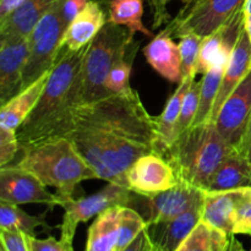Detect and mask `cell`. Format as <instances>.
<instances>
[{
  "label": "cell",
  "mask_w": 251,
  "mask_h": 251,
  "mask_svg": "<svg viewBox=\"0 0 251 251\" xmlns=\"http://www.w3.org/2000/svg\"><path fill=\"white\" fill-rule=\"evenodd\" d=\"M58 137L73 142L98 179L126 188L127 171L140 157L162 156L157 118L131 87L71 107L47 140Z\"/></svg>",
  "instance_id": "cell-1"
},
{
  "label": "cell",
  "mask_w": 251,
  "mask_h": 251,
  "mask_svg": "<svg viewBox=\"0 0 251 251\" xmlns=\"http://www.w3.org/2000/svg\"><path fill=\"white\" fill-rule=\"evenodd\" d=\"M88 44L78 50H59L47 85L24 124L17 129L20 150L46 141L64 115L76 105L77 78Z\"/></svg>",
  "instance_id": "cell-2"
},
{
  "label": "cell",
  "mask_w": 251,
  "mask_h": 251,
  "mask_svg": "<svg viewBox=\"0 0 251 251\" xmlns=\"http://www.w3.org/2000/svg\"><path fill=\"white\" fill-rule=\"evenodd\" d=\"M213 123L190 126L163 153L178 181L207 190L211 178L233 151Z\"/></svg>",
  "instance_id": "cell-3"
},
{
  "label": "cell",
  "mask_w": 251,
  "mask_h": 251,
  "mask_svg": "<svg viewBox=\"0 0 251 251\" xmlns=\"http://www.w3.org/2000/svg\"><path fill=\"white\" fill-rule=\"evenodd\" d=\"M16 164L36 176L46 186L55 189L60 198L74 196L82 181L98 179L92 167L66 137L47 140L22 150Z\"/></svg>",
  "instance_id": "cell-4"
},
{
  "label": "cell",
  "mask_w": 251,
  "mask_h": 251,
  "mask_svg": "<svg viewBox=\"0 0 251 251\" xmlns=\"http://www.w3.org/2000/svg\"><path fill=\"white\" fill-rule=\"evenodd\" d=\"M137 42L127 27L107 22L88 44L77 78L76 105L109 96L105 81L117 61L129 54Z\"/></svg>",
  "instance_id": "cell-5"
},
{
  "label": "cell",
  "mask_w": 251,
  "mask_h": 251,
  "mask_svg": "<svg viewBox=\"0 0 251 251\" xmlns=\"http://www.w3.org/2000/svg\"><path fill=\"white\" fill-rule=\"evenodd\" d=\"M63 1L64 0H61L54 5L28 36L29 50L22 71L21 91L50 71L55 64L68 27L61 12Z\"/></svg>",
  "instance_id": "cell-6"
},
{
  "label": "cell",
  "mask_w": 251,
  "mask_h": 251,
  "mask_svg": "<svg viewBox=\"0 0 251 251\" xmlns=\"http://www.w3.org/2000/svg\"><path fill=\"white\" fill-rule=\"evenodd\" d=\"M245 1L247 0H193L186 2L161 32L178 38L190 33L205 38L239 10L244 9Z\"/></svg>",
  "instance_id": "cell-7"
},
{
  "label": "cell",
  "mask_w": 251,
  "mask_h": 251,
  "mask_svg": "<svg viewBox=\"0 0 251 251\" xmlns=\"http://www.w3.org/2000/svg\"><path fill=\"white\" fill-rule=\"evenodd\" d=\"M132 191L126 186L109 183L105 188L90 196H58V206L64 210L63 222L59 226L60 239L73 244L76 229L80 223L97 217L108 208L115 206H129Z\"/></svg>",
  "instance_id": "cell-8"
},
{
  "label": "cell",
  "mask_w": 251,
  "mask_h": 251,
  "mask_svg": "<svg viewBox=\"0 0 251 251\" xmlns=\"http://www.w3.org/2000/svg\"><path fill=\"white\" fill-rule=\"evenodd\" d=\"M205 190L179 183L174 188L168 189L154 195L132 194L129 207L135 208L147 226L168 222L190 210L195 203L205 198Z\"/></svg>",
  "instance_id": "cell-9"
},
{
  "label": "cell",
  "mask_w": 251,
  "mask_h": 251,
  "mask_svg": "<svg viewBox=\"0 0 251 251\" xmlns=\"http://www.w3.org/2000/svg\"><path fill=\"white\" fill-rule=\"evenodd\" d=\"M250 120L251 70L223 103L213 124L233 149L240 150Z\"/></svg>",
  "instance_id": "cell-10"
},
{
  "label": "cell",
  "mask_w": 251,
  "mask_h": 251,
  "mask_svg": "<svg viewBox=\"0 0 251 251\" xmlns=\"http://www.w3.org/2000/svg\"><path fill=\"white\" fill-rule=\"evenodd\" d=\"M0 201L19 206L26 203H43L49 208L58 206L56 194L49 193L36 176L16 164L0 168Z\"/></svg>",
  "instance_id": "cell-11"
},
{
  "label": "cell",
  "mask_w": 251,
  "mask_h": 251,
  "mask_svg": "<svg viewBox=\"0 0 251 251\" xmlns=\"http://www.w3.org/2000/svg\"><path fill=\"white\" fill-rule=\"evenodd\" d=\"M127 188L139 195H154L178 185L179 181L164 157L149 153L140 157L126 173Z\"/></svg>",
  "instance_id": "cell-12"
},
{
  "label": "cell",
  "mask_w": 251,
  "mask_h": 251,
  "mask_svg": "<svg viewBox=\"0 0 251 251\" xmlns=\"http://www.w3.org/2000/svg\"><path fill=\"white\" fill-rule=\"evenodd\" d=\"M244 9L233 15L225 25L202 39L199 55L198 74H205L212 66L228 64L229 56L244 27Z\"/></svg>",
  "instance_id": "cell-13"
},
{
  "label": "cell",
  "mask_w": 251,
  "mask_h": 251,
  "mask_svg": "<svg viewBox=\"0 0 251 251\" xmlns=\"http://www.w3.org/2000/svg\"><path fill=\"white\" fill-rule=\"evenodd\" d=\"M28 50V37L0 41V105L21 92L22 71Z\"/></svg>",
  "instance_id": "cell-14"
},
{
  "label": "cell",
  "mask_w": 251,
  "mask_h": 251,
  "mask_svg": "<svg viewBox=\"0 0 251 251\" xmlns=\"http://www.w3.org/2000/svg\"><path fill=\"white\" fill-rule=\"evenodd\" d=\"M251 70V41L248 36L245 26L240 32L239 39L233 49L229 56L227 66H226L225 75L221 82L220 91L216 97L213 104L212 113H211L210 123H215L218 112L222 108L223 103L227 100L230 93L239 86V83L244 80L245 76Z\"/></svg>",
  "instance_id": "cell-15"
},
{
  "label": "cell",
  "mask_w": 251,
  "mask_h": 251,
  "mask_svg": "<svg viewBox=\"0 0 251 251\" xmlns=\"http://www.w3.org/2000/svg\"><path fill=\"white\" fill-rule=\"evenodd\" d=\"M203 199L190 210L168 222L147 226L150 238L163 251H176L202 220Z\"/></svg>",
  "instance_id": "cell-16"
},
{
  "label": "cell",
  "mask_w": 251,
  "mask_h": 251,
  "mask_svg": "<svg viewBox=\"0 0 251 251\" xmlns=\"http://www.w3.org/2000/svg\"><path fill=\"white\" fill-rule=\"evenodd\" d=\"M107 22L108 17L100 2L91 0L66 27L59 50L75 51L83 48L93 41Z\"/></svg>",
  "instance_id": "cell-17"
},
{
  "label": "cell",
  "mask_w": 251,
  "mask_h": 251,
  "mask_svg": "<svg viewBox=\"0 0 251 251\" xmlns=\"http://www.w3.org/2000/svg\"><path fill=\"white\" fill-rule=\"evenodd\" d=\"M249 188L229 191H206L203 198L202 220L213 228L233 235L235 211Z\"/></svg>",
  "instance_id": "cell-18"
},
{
  "label": "cell",
  "mask_w": 251,
  "mask_h": 251,
  "mask_svg": "<svg viewBox=\"0 0 251 251\" xmlns=\"http://www.w3.org/2000/svg\"><path fill=\"white\" fill-rule=\"evenodd\" d=\"M144 54L147 63L162 77L178 85L183 81L180 49L171 36L159 32L145 47Z\"/></svg>",
  "instance_id": "cell-19"
},
{
  "label": "cell",
  "mask_w": 251,
  "mask_h": 251,
  "mask_svg": "<svg viewBox=\"0 0 251 251\" xmlns=\"http://www.w3.org/2000/svg\"><path fill=\"white\" fill-rule=\"evenodd\" d=\"M61 0H26L17 10L0 21V41L27 38L42 17Z\"/></svg>",
  "instance_id": "cell-20"
},
{
  "label": "cell",
  "mask_w": 251,
  "mask_h": 251,
  "mask_svg": "<svg viewBox=\"0 0 251 251\" xmlns=\"http://www.w3.org/2000/svg\"><path fill=\"white\" fill-rule=\"evenodd\" d=\"M50 71L44 74L41 78L22 90L19 95L12 97L9 102L1 105L0 109V127L16 130L24 124L29 113L36 107L37 102L43 93Z\"/></svg>",
  "instance_id": "cell-21"
},
{
  "label": "cell",
  "mask_w": 251,
  "mask_h": 251,
  "mask_svg": "<svg viewBox=\"0 0 251 251\" xmlns=\"http://www.w3.org/2000/svg\"><path fill=\"white\" fill-rule=\"evenodd\" d=\"M251 188V166L247 157L234 149L211 178L206 191H229Z\"/></svg>",
  "instance_id": "cell-22"
},
{
  "label": "cell",
  "mask_w": 251,
  "mask_h": 251,
  "mask_svg": "<svg viewBox=\"0 0 251 251\" xmlns=\"http://www.w3.org/2000/svg\"><path fill=\"white\" fill-rule=\"evenodd\" d=\"M119 207L108 208L96 217L87 232L85 251H117L119 239Z\"/></svg>",
  "instance_id": "cell-23"
},
{
  "label": "cell",
  "mask_w": 251,
  "mask_h": 251,
  "mask_svg": "<svg viewBox=\"0 0 251 251\" xmlns=\"http://www.w3.org/2000/svg\"><path fill=\"white\" fill-rule=\"evenodd\" d=\"M194 80H183L178 85L176 92L171 96V98L167 102L163 112L159 117H157V127H158L159 144H161L162 157L163 153L173 145L178 137L176 126H178L179 117H180L181 105L183 100L188 92L189 87L193 83Z\"/></svg>",
  "instance_id": "cell-24"
},
{
  "label": "cell",
  "mask_w": 251,
  "mask_h": 251,
  "mask_svg": "<svg viewBox=\"0 0 251 251\" xmlns=\"http://www.w3.org/2000/svg\"><path fill=\"white\" fill-rule=\"evenodd\" d=\"M142 0H109L108 22L127 27L134 34L140 32L147 37H154L142 22Z\"/></svg>",
  "instance_id": "cell-25"
},
{
  "label": "cell",
  "mask_w": 251,
  "mask_h": 251,
  "mask_svg": "<svg viewBox=\"0 0 251 251\" xmlns=\"http://www.w3.org/2000/svg\"><path fill=\"white\" fill-rule=\"evenodd\" d=\"M226 66H227V64L215 65L203 74L202 78H201L199 109L191 126L210 123L211 113H212L213 104H215L216 97H217V93L220 91L221 82H222L223 75H225Z\"/></svg>",
  "instance_id": "cell-26"
},
{
  "label": "cell",
  "mask_w": 251,
  "mask_h": 251,
  "mask_svg": "<svg viewBox=\"0 0 251 251\" xmlns=\"http://www.w3.org/2000/svg\"><path fill=\"white\" fill-rule=\"evenodd\" d=\"M230 235L201 221L176 251H225Z\"/></svg>",
  "instance_id": "cell-27"
},
{
  "label": "cell",
  "mask_w": 251,
  "mask_h": 251,
  "mask_svg": "<svg viewBox=\"0 0 251 251\" xmlns=\"http://www.w3.org/2000/svg\"><path fill=\"white\" fill-rule=\"evenodd\" d=\"M44 227L50 229L46 222V212L41 216H31L19 207V205L0 201V228L21 230L25 234L36 237V229Z\"/></svg>",
  "instance_id": "cell-28"
},
{
  "label": "cell",
  "mask_w": 251,
  "mask_h": 251,
  "mask_svg": "<svg viewBox=\"0 0 251 251\" xmlns=\"http://www.w3.org/2000/svg\"><path fill=\"white\" fill-rule=\"evenodd\" d=\"M146 227L147 222L135 208L129 206H120L119 239H118L117 251H122L127 245L131 244Z\"/></svg>",
  "instance_id": "cell-29"
},
{
  "label": "cell",
  "mask_w": 251,
  "mask_h": 251,
  "mask_svg": "<svg viewBox=\"0 0 251 251\" xmlns=\"http://www.w3.org/2000/svg\"><path fill=\"white\" fill-rule=\"evenodd\" d=\"M202 39V37L194 33L186 34L180 38L179 49H180L181 54L183 80H195Z\"/></svg>",
  "instance_id": "cell-30"
},
{
  "label": "cell",
  "mask_w": 251,
  "mask_h": 251,
  "mask_svg": "<svg viewBox=\"0 0 251 251\" xmlns=\"http://www.w3.org/2000/svg\"><path fill=\"white\" fill-rule=\"evenodd\" d=\"M139 44L140 43L137 42L132 47L131 50L129 51V54L120 59L119 61H117L112 68L107 81H105V87L109 93H119L130 87L129 81L130 75H131L132 63H134L135 55H136V51L139 49Z\"/></svg>",
  "instance_id": "cell-31"
},
{
  "label": "cell",
  "mask_w": 251,
  "mask_h": 251,
  "mask_svg": "<svg viewBox=\"0 0 251 251\" xmlns=\"http://www.w3.org/2000/svg\"><path fill=\"white\" fill-rule=\"evenodd\" d=\"M200 91L201 80H194L183 100L180 117H179L178 126H176L178 136L183 134L184 131H186V130L193 125L194 119H195L196 113H198L199 109V103H200ZM176 139H178V137H176Z\"/></svg>",
  "instance_id": "cell-32"
},
{
  "label": "cell",
  "mask_w": 251,
  "mask_h": 251,
  "mask_svg": "<svg viewBox=\"0 0 251 251\" xmlns=\"http://www.w3.org/2000/svg\"><path fill=\"white\" fill-rule=\"evenodd\" d=\"M251 235V188L238 206L233 221V235Z\"/></svg>",
  "instance_id": "cell-33"
},
{
  "label": "cell",
  "mask_w": 251,
  "mask_h": 251,
  "mask_svg": "<svg viewBox=\"0 0 251 251\" xmlns=\"http://www.w3.org/2000/svg\"><path fill=\"white\" fill-rule=\"evenodd\" d=\"M20 151L16 130L0 127V167L9 166Z\"/></svg>",
  "instance_id": "cell-34"
},
{
  "label": "cell",
  "mask_w": 251,
  "mask_h": 251,
  "mask_svg": "<svg viewBox=\"0 0 251 251\" xmlns=\"http://www.w3.org/2000/svg\"><path fill=\"white\" fill-rule=\"evenodd\" d=\"M28 237V234H25L21 230L1 229V248L5 251H31Z\"/></svg>",
  "instance_id": "cell-35"
},
{
  "label": "cell",
  "mask_w": 251,
  "mask_h": 251,
  "mask_svg": "<svg viewBox=\"0 0 251 251\" xmlns=\"http://www.w3.org/2000/svg\"><path fill=\"white\" fill-rule=\"evenodd\" d=\"M28 239L31 251H74L73 244L63 242L61 239L56 240L54 237L38 239V238L29 235Z\"/></svg>",
  "instance_id": "cell-36"
},
{
  "label": "cell",
  "mask_w": 251,
  "mask_h": 251,
  "mask_svg": "<svg viewBox=\"0 0 251 251\" xmlns=\"http://www.w3.org/2000/svg\"><path fill=\"white\" fill-rule=\"evenodd\" d=\"M171 0H147L152 14V27L159 28L171 21L168 4Z\"/></svg>",
  "instance_id": "cell-37"
},
{
  "label": "cell",
  "mask_w": 251,
  "mask_h": 251,
  "mask_svg": "<svg viewBox=\"0 0 251 251\" xmlns=\"http://www.w3.org/2000/svg\"><path fill=\"white\" fill-rule=\"evenodd\" d=\"M91 0H64L61 12H63V19L66 26H69V24L85 9L86 5Z\"/></svg>",
  "instance_id": "cell-38"
},
{
  "label": "cell",
  "mask_w": 251,
  "mask_h": 251,
  "mask_svg": "<svg viewBox=\"0 0 251 251\" xmlns=\"http://www.w3.org/2000/svg\"><path fill=\"white\" fill-rule=\"evenodd\" d=\"M149 244L150 234L146 227L139 235H137V238L131 243V244L127 245V247L125 248V249H123L122 251H147Z\"/></svg>",
  "instance_id": "cell-39"
},
{
  "label": "cell",
  "mask_w": 251,
  "mask_h": 251,
  "mask_svg": "<svg viewBox=\"0 0 251 251\" xmlns=\"http://www.w3.org/2000/svg\"><path fill=\"white\" fill-rule=\"evenodd\" d=\"M26 0H0V21L19 9Z\"/></svg>",
  "instance_id": "cell-40"
},
{
  "label": "cell",
  "mask_w": 251,
  "mask_h": 251,
  "mask_svg": "<svg viewBox=\"0 0 251 251\" xmlns=\"http://www.w3.org/2000/svg\"><path fill=\"white\" fill-rule=\"evenodd\" d=\"M239 151L243 152V154L247 157V159L249 161L251 166V120L249 123V126H248L247 134H245L244 141H243L242 147H240Z\"/></svg>",
  "instance_id": "cell-41"
},
{
  "label": "cell",
  "mask_w": 251,
  "mask_h": 251,
  "mask_svg": "<svg viewBox=\"0 0 251 251\" xmlns=\"http://www.w3.org/2000/svg\"><path fill=\"white\" fill-rule=\"evenodd\" d=\"M225 251H247L243 248L242 243L235 238V235H230L229 243H228L227 248H226Z\"/></svg>",
  "instance_id": "cell-42"
},
{
  "label": "cell",
  "mask_w": 251,
  "mask_h": 251,
  "mask_svg": "<svg viewBox=\"0 0 251 251\" xmlns=\"http://www.w3.org/2000/svg\"><path fill=\"white\" fill-rule=\"evenodd\" d=\"M244 26H245V29H247V32H248V36H249V38L251 41V14L245 15Z\"/></svg>",
  "instance_id": "cell-43"
},
{
  "label": "cell",
  "mask_w": 251,
  "mask_h": 251,
  "mask_svg": "<svg viewBox=\"0 0 251 251\" xmlns=\"http://www.w3.org/2000/svg\"><path fill=\"white\" fill-rule=\"evenodd\" d=\"M147 251H163V250H162L158 245L154 244V243L151 240V238H150V244H149V248H147Z\"/></svg>",
  "instance_id": "cell-44"
},
{
  "label": "cell",
  "mask_w": 251,
  "mask_h": 251,
  "mask_svg": "<svg viewBox=\"0 0 251 251\" xmlns=\"http://www.w3.org/2000/svg\"><path fill=\"white\" fill-rule=\"evenodd\" d=\"M244 12H245V15H250L251 14V0H247V1H245Z\"/></svg>",
  "instance_id": "cell-45"
},
{
  "label": "cell",
  "mask_w": 251,
  "mask_h": 251,
  "mask_svg": "<svg viewBox=\"0 0 251 251\" xmlns=\"http://www.w3.org/2000/svg\"><path fill=\"white\" fill-rule=\"evenodd\" d=\"M181 1H185V2H190V1H193V0H181Z\"/></svg>",
  "instance_id": "cell-46"
},
{
  "label": "cell",
  "mask_w": 251,
  "mask_h": 251,
  "mask_svg": "<svg viewBox=\"0 0 251 251\" xmlns=\"http://www.w3.org/2000/svg\"><path fill=\"white\" fill-rule=\"evenodd\" d=\"M0 251H5L4 249H2V248H0Z\"/></svg>",
  "instance_id": "cell-47"
}]
</instances>
